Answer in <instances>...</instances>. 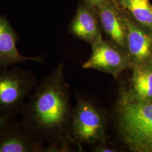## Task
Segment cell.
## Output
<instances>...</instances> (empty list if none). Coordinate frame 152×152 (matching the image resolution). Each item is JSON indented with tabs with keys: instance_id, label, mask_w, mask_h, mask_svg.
Segmentation results:
<instances>
[{
	"instance_id": "1",
	"label": "cell",
	"mask_w": 152,
	"mask_h": 152,
	"mask_svg": "<svg viewBox=\"0 0 152 152\" xmlns=\"http://www.w3.org/2000/svg\"><path fill=\"white\" fill-rule=\"evenodd\" d=\"M64 67L60 63L44 78L22 111V127L39 142H49L48 152L69 149L72 109Z\"/></svg>"
},
{
	"instance_id": "2",
	"label": "cell",
	"mask_w": 152,
	"mask_h": 152,
	"mask_svg": "<svg viewBox=\"0 0 152 152\" xmlns=\"http://www.w3.org/2000/svg\"><path fill=\"white\" fill-rule=\"evenodd\" d=\"M115 117L120 137L131 151L152 152V100H137L122 90Z\"/></svg>"
},
{
	"instance_id": "3",
	"label": "cell",
	"mask_w": 152,
	"mask_h": 152,
	"mask_svg": "<svg viewBox=\"0 0 152 152\" xmlns=\"http://www.w3.org/2000/svg\"><path fill=\"white\" fill-rule=\"evenodd\" d=\"M36 76L19 67L0 68V114L14 118L22 114L24 99L37 85Z\"/></svg>"
},
{
	"instance_id": "4",
	"label": "cell",
	"mask_w": 152,
	"mask_h": 152,
	"mask_svg": "<svg viewBox=\"0 0 152 152\" xmlns=\"http://www.w3.org/2000/svg\"><path fill=\"white\" fill-rule=\"evenodd\" d=\"M106 129V121L101 110L88 101L78 100L72 110V131L76 141L104 143Z\"/></svg>"
},
{
	"instance_id": "5",
	"label": "cell",
	"mask_w": 152,
	"mask_h": 152,
	"mask_svg": "<svg viewBox=\"0 0 152 152\" xmlns=\"http://www.w3.org/2000/svg\"><path fill=\"white\" fill-rule=\"evenodd\" d=\"M92 46V54L82 65L84 69L98 70L117 78L134 65L127 54L110 41L102 39Z\"/></svg>"
},
{
	"instance_id": "6",
	"label": "cell",
	"mask_w": 152,
	"mask_h": 152,
	"mask_svg": "<svg viewBox=\"0 0 152 152\" xmlns=\"http://www.w3.org/2000/svg\"><path fill=\"white\" fill-rule=\"evenodd\" d=\"M94 6L102 28L110 42L126 53L125 14L118 0H103Z\"/></svg>"
},
{
	"instance_id": "7",
	"label": "cell",
	"mask_w": 152,
	"mask_h": 152,
	"mask_svg": "<svg viewBox=\"0 0 152 152\" xmlns=\"http://www.w3.org/2000/svg\"><path fill=\"white\" fill-rule=\"evenodd\" d=\"M124 12L126 26V53L133 64L152 60V33L134 21L126 12Z\"/></svg>"
},
{
	"instance_id": "8",
	"label": "cell",
	"mask_w": 152,
	"mask_h": 152,
	"mask_svg": "<svg viewBox=\"0 0 152 152\" xmlns=\"http://www.w3.org/2000/svg\"><path fill=\"white\" fill-rule=\"evenodd\" d=\"M47 152V149L14 118L0 131V152Z\"/></svg>"
},
{
	"instance_id": "9",
	"label": "cell",
	"mask_w": 152,
	"mask_h": 152,
	"mask_svg": "<svg viewBox=\"0 0 152 152\" xmlns=\"http://www.w3.org/2000/svg\"><path fill=\"white\" fill-rule=\"evenodd\" d=\"M69 31L91 45L102 40V28L95 6L87 2L80 6L71 22Z\"/></svg>"
},
{
	"instance_id": "10",
	"label": "cell",
	"mask_w": 152,
	"mask_h": 152,
	"mask_svg": "<svg viewBox=\"0 0 152 152\" xmlns=\"http://www.w3.org/2000/svg\"><path fill=\"white\" fill-rule=\"evenodd\" d=\"M18 37L10 23L4 16H0V68L9 67L19 63L32 61L44 63V56L26 57L16 48Z\"/></svg>"
},
{
	"instance_id": "11",
	"label": "cell",
	"mask_w": 152,
	"mask_h": 152,
	"mask_svg": "<svg viewBox=\"0 0 152 152\" xmlns=\"http://www.w3.org/2000/svg\"><path fill=\"white\" fill-rule=\"evenodd\" d=\"M130 86L126 90L132 98L139 101L152 100V59L134 64Z\"/></svg>"
},
{
	"instance_id": "12",
	"label": "cell",
	"mask_w": 152,
	"mask_h": 152,
	"mask_svg": "<svg viewBox=\"0 0 152 152\" xmlns=\"http://www.w3.org/2000/svg\"><path fill=\"white\" fill-rule=\"evenodd\" d=\"M123 10L152 33V5L149 0H118Z\"/></svg>"
},
{
	"instance_id": "13",
	"label": "cell",
	"mask_w": 152,
	"mask_h": 152,
	"mask_svg": "<svg viewBox=\"0 0 152 152\" xmlns=\"http://www.w3.org/2000/svg\"><path fill=\"white\" fill-rule=\"evenodd\" d=\"M95 152H117L116 149L114 148H112L110 147H105V146H98L95 148L94 149Z\"/></svg>"
},
{
	"instance_id": "14",
	"label": "cell",
	"mask_w": 152,
	"mask_h": 152,
	"mask_svg": "<svg viewBox=\"0 0 152 152\" xmlns=\"http://www.w3.org/2000/svg\"><path fill=\"white\" fill-rule=\"evenodd\" d=\"M11 118H10L4 115L0 114V131L1 130V129L7 123V122L9 120H11Z\"/></svg>"
},
{
	"instance_id": "15",
	"label": "cell",
	"mask_w": 152,
	"mask_h": 152,
	"mask_svg": "<svg viewBox=\"0 0 152 152\" xmlns=\"http://www.w3.org/2000/svg\"><path fill=\"white\" fill-rule=\"evenodd\" d=\"M84 1H85V2L90 3V4H91L92 5H96V4L99 3V2L102 1H103V0H84Z\"/></svg>"
}]
</instances>
